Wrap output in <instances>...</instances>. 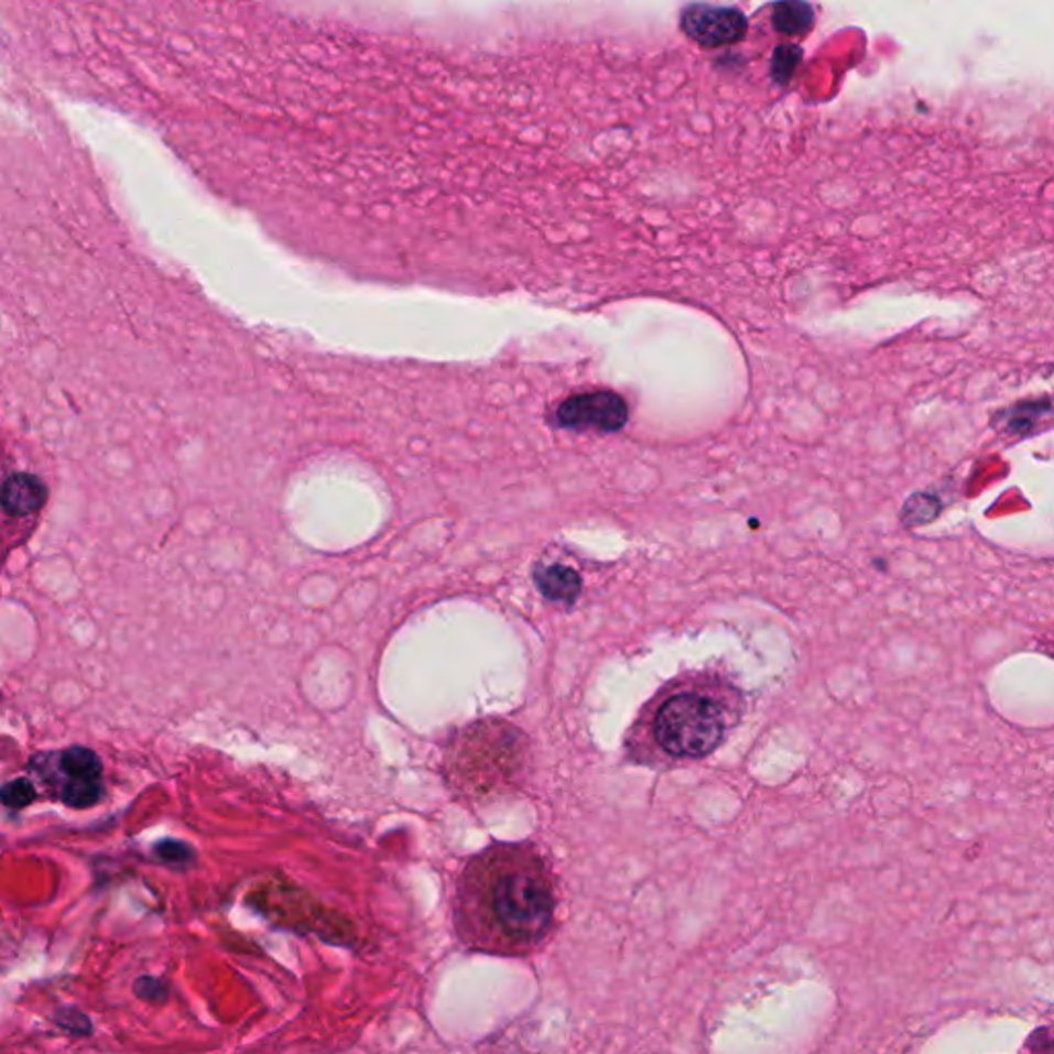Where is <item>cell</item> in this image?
Wrapping results in <instances>:
<instances>
[{
    "label": "cell",
    "instance_id": "obj_3",
    "mask_svg": "<svg viewBox=\"0 0 1054 1054\" xmlns=\"http://www.w3.org/2000/svg\"><path fill=\"white\" fill-rule=\"evenodd\" d=\"M530 741L504 719H480L457 731L443 756V772L456 795L487 802L518 787Z\"/></svg>",
    "mask_w": 1054,
    "mask_h": 1054
},
{
    "label": "cell",
    "instance_id": "obj_10",
    "mask_svg": "<svg viewBox=\"0 0 1054 1054\" xmlns=\"http://www.w3.org/2000/svg\"><path fill=\"white\" fill-rule=\"evenodd\" d=\"M937 513H939L937 501L931 499L927 495H919V497L909 499L904 504L902 520L906 525H921V523H928L933 518H937Z\"/></svg>",
    "mask_w": 1054,
    "mask_h": 1054
},
{
    "label": "cell",
    "instance_id": "obj_5",
    "mask_svg": "<svg viewBox=\"0 0 1054 1054\" xmlns=\"http://www.w3.org/2000/svg\"><path fill=\"white\" fill-rule=\"evenodd\" d=\"M629 406L615 392H591L573 395L561 404L556 423L565 428H596L601 433H615L627 425Z\"/></svg>",
    "mask_w": 1054,
    "mask_h": 1054
},
{
    "label": "cell",
    "instance_id": "obj_11",
    "mask_svg": "<svg viewBox=\"0 0 1054 1054\" xmlns=\"http://www.w3.org/2000/svg\"><path fill=\"white\" fill-rule=\"evenodd\" d=\"M800 56H802L800 47L783 46L776 50V54L772 58V75L776 77L779 83H785L793 75L795 64L800 63Z\"/></svg>",
    "mask_w": 1054,
    "mask_h": 1054
},
{
    "label": "cell",
    "instance_id": "obj_9",
    "mask_svg": "<svg viewBox=\"0 0 1054 1054\" xmlns=\"http://www.w3.org/2000/svg\"><path fill=\"white\" fill-rule=\"evenodd\" d=\"M772 25L785 35L809 32L814 25V9L805 2H779L772 11Z\"/></svg>",
    "mask_w": 1054,
    "mask_h": 1054
},
{
    "label": "cell",
    "instance_id": "obj_4",
    "mask_svg": "<svg viewBox=\"0 0 1054 1054\" xmlns=\"http://www.w3.org/2000/svg\"><path fill=\"white\" fill-rule=\"evenodd\" d=\"M46 764H37L47 787L73 807H87L97 802L101 789V762L85 748H70L61 754L44 756Z\"/></svg>",
    "mask_w": 1054,
    "mask_h": 1054
},
{
    "label": "cell",
    "instance_id": "obj_7",
    "mask_svg": "<svg viewBox=\"0 0 1054 1054\" xmlns=\"http://www.w3.org/2000/svg\"><path fill=\"white\" fill-rule=\"evenodd\" d=\"M535 587L551 601L573 604L582 596V575L565 565H540L534 571Z\"/></svg>",
    "mask_w": 1054,
    "mask_h": 1054
},
{
    "label": "cell",
    "instance_id": "obj_1",
    "mask_svg": "<svg viewBox=\"0 0 1054 1054\" xmlns=\"http://www.w3.org/2000/svg\"><path fill=\"white\" fill-rule=\"evenodd\" d=\"M558 878L534 843H495L457 873L452 921L470 952L525 958L551 942L558 925Z\"/></svg>",
    "mask_w": 1054,
    "mask_h": 1054
},
{
    "label": "cell",
    "instance_id": "obj_8",
    "mask_svg": "<svg viewBox=\"0 0 1054 1054\" xmlns=\"http://www.w3.org/2000/svg\"><path fill=\"white\" fill-rule=\"evenodd\" d=\"M46 499V488L30 474H13L4 482V511L13 515H28Z\"/></svg>",
    "mask_w": 1054,
    "mask_h": 1054
},
{
    "label": "cell",
    "instance_id": "obj_2",
    "mask_svg": "<svg viewBox=\"0 0 1054 1054\" xmlns=\"http://www.w3.org/2000/svg\"><path fill=\"white\" fill-rule=\"evenodd\" d=\"M743 694L715 670L686 672L641 708L627 748L641 764H677L713 754L743 715Z\"/></svg>",
    "mask_w": 1054,
    "mask_h": 1054
},
{
    "label": "cell",
    "instance_id": "obj_6",
    "mask_svg": "<svg viewBox=\"0 0 1054 1054\" xmlns=\"http://www.w3.org/2000/svg\"><path fill=\"white\" fill-rule=\"evenodd\" d=\"M682 30L698 46H731L748 32V19L734 7L693 4L682 13Z\"/></svg>",
    "mask_w": 1054,
    "mask_h": 1054
}]
</instances>
